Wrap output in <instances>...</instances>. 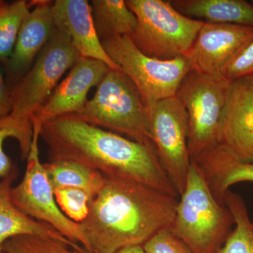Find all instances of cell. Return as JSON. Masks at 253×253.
Returning a JSON list of instances; mask_svg holds the SVG:
<instances>
[{"mask_svg":"<svg viewBox=\"0 0 253 253\" xmlns=\"http://www.w3.org/2000/svg\"><path fill=\"white\" fill-rule=\"evenodd\" d=\"M40 137L51 161H73L106 176L136 181L179 197L152 146L86 123L76 114L42 123Z\"/></svg>","mask_w":253,"mask_h":253,"instance_id":"cell-1","label":"cell"},{"mask_svg":"<svg viewBox=\"0 0 253 253\" xmlns=\"http://www.w3.org/2000/svg\"><path fill=\"white\" fill-rule=\"evenodd\" d=\"M104 176L80 222L92 253H115L143 246L158 232L170 229L179 199L136 181Z\"/></svg>","mask_w":253,"mask_h":253,"instance_id":"cell-2","label":"cell"},{"mask_svg":"<svg viewBox=\"0 0 253 253\" xmlns=\"http://www.w3.org/2000/svg\"><path fill=\"white\" fill-rule=\"evenodd\" d=\"M80 57L66 33L56 28L28 72L10 89L11 112L0 119V129L18 141L23 160L31 148L33 120Z\"/></svg>","mask_w":253,"mask_h":253,"instance_id":"cell-3","label":"cell"},{"mask_svg":"<svg viewBox=\"0 0 253 253\" xmlns=\"http://www.w3.org/2000/svg\"><path fill=\"white\" fill-rule=\"evenodd\" d=\"M234 224L230 211L215 199L197 163L191 161L170 231L195 253H217Z\"/></svg>","mask_w":253,"mask_h":253,"instance_id":"cell-4","label":"cell"},{"mask_svg":"<svg viewBox=\"0 0 253 253\" xmlns=\"http://www.w3.org/2000/svg\"><path fill=\"white\" fill-rule=\"evenodd\" d=\"M76 115L93 126L154 147L146 106L135 84L121 70L110 69L96 86L94 96Z\"/></svg>","mask_w":253,"mask_h":253,"instance_id":"cell-5","label":"cell"},{"mask_svg":"<svg viewBox=\"0 0 253 253\" xmlns=\"http://www.w3.org/2000/svg\"><path fill=\"white\" fill-rule=\"evenodd\" d=\"M137 26L130 37L141 52L160 60L185 56L204 21L181 14L170 1L126 0Z\"/></svg>","mask_w":253,"mask_h":253,"instance_id":"cell-6","label":"cell"},{"mask_svg":"<svg viewBox=\"0 0 253 253\" xmlns=\"http://www.w3.org/2000/svg\"><path fill=\"white\" fill-rule=\"evenodd\" d=\"M231 82L199 71H190L176 96L187 113L188 149L191 160L219 144L221 126Z\"/></svg>","mask_w":253,"mask_h":253,"instance_id":"cell-7","label":"cell"},{"mask_svg":"<svg viewBox=\"0 0 253 253\" xmlns=\"http://www.w3.org/2000/svg\"><path fill=\"white\" fill-rule=\"evenodd\" d=\"M103 47L113 62L135 84L145 106L175 96L181 81L192 71L186 56L160 60L141 52L129 36L102 41Z\"/></svg>","mask_w":253,"mask_h":253,"instance_id":"cell-8","label":"cell"},{"mask_svg":"<svg viewBox=\"0 0 253 253\" xmlns=\"http://www.w3.org/2000/svg\"><path fill=\"white\" fill-rule=\"evenodd\" d=\"M41 124L33 123V139L22 180L11 190L15 207L36 220L52 226L74 244L80 245L88 253H92L79 223L71 220L60 209L45 169L40 158L39 139Z\"/></svg>","mask_w":253,"mask_h":253,"instance_id":"cell-9","label":"cell"},{"mask_svg":"<svg viewBox=\"0 0 253 253\" xmlns=\"http://www.w3.org/2000/svg\"><path fill=\"white\" fill-rule=\"evenodd\" d=\"M150 139L179 196L184 192L191 160L187 113L176 96L146 106Z\"/></svg>","mask_w":253,"mask_h":253,"instance_id":"cell-10","label":"cell"},{"mask_svg":"<svg viewBox=\"0 0 253 253\" xmlns=\"http://www.w3.org/2000/svg\"><path fill=\"white\" fill-rule=\"evenodd\" d=\"M253 38V27L205 22L186 54L193 70L220 79L226 65Z\"/></svg>","mask_w":253,"mask_h":253,"instance_id":"cell-11","label":"cell"},{"mask_svg":"<svg viewBox=\"0 0 253 253\" xmlns=\"http://www.w3.org/2000/svg\"><path fill=\"white\" fill-rule=\"evenodd\" d=\"M52 1L30 2L33 9L25 18L12 54L4 66L10 89L28 72L56 31Z\"/></svg>","mask_w":253,"mask_h":253,"instance_id":"cell-12","label":"cell"},{"mask_svg":"<svg viewBox=\"0 0 253 253\" xmlns=\"http://www.w3.org/2000/svg\"><path fill=\"white\" fill-rule=\"evenodd\" d=\"M110 69L101 61L80 57L68 76L60 82L33 122L42 125L64 115L79 114L88 101L89 91L97 86Z\"/></svg>","mask_w":253,"mask_h":253,"instance_id":"cell-13","label":"cell"},{"mask_svg":"<svg viewBox=\"0 0 253 253\" xmlns=\"http://www.w3.org/2000/svg\"><path fill=\"white\" fill-rule=\"evenodd\" d=\"M219 144L241 161L253 162V75L231 82Z\"/></svg>","mask_w":253,"mask_h":253,"instance_id":"cell-14","label":"cell"},{"mask_svg":"<svg viewBox=\"0 0 253 253\" xmlns=\"http://www.w3.org/2000/svg\"><path fill=\"white\" fill-rule=\"evenodd\" d=\"M52 10L56 28L67 35L81 57L97 60L111 69L121 70L103 47L94 21L90 3L86 0H56Z\"/></svg>","mask_w":253,"mask_h":253,"instance_id":"cell-15","label":"cell"},{"mask_svg":"<svg viewBox=\"0 0 253 253\" xmlns=\"http://www.w3.org/2000/svg\"><path fill=\"white\" fill-rule=\"evenodd\" d=\"M17 170L0 179V253H5L4 246L8 240L30 234L51 238L81 252L87 253L80 245L64 237L52 226L23 214L11 201V190L17 176Z\"/></svg>","mask_w":253,"mask_h":253,"instance_id":"cell-16","label":"cell"},{"mask_svg":"<svg viewBox=\"0 0 253 253\" xmlns=\"http://www.w3.org/2000/svg\"><path fill=\"white\" fill-rule=\"evenodd\" d=\"M215 199L224 205V194L240 182L253 183V162L241 161L221 145L196 160Z\"/></svg>","mask_w":253,"mask_h":253,"instance_id":"cell-17","label":"cell"},{"mask_svg":"<svg viewBox=\"0 0 253 253\" xmlns=\"http://www.w3.org/2000/svg\"><path fill=\"white\" fill-rule=\"evenodd\" d=\"M174 9L204 22L253 27V3L245 0H173Z\"/></svg>","mask_w":253,"mask_h":253,"instance_id":"cell-18","label":"cell"},{"mask_svg":"<svg viewBox=\"0 0 253 253\" xmlns=\"http://www.w3.org/2000/svg\"><path fill=\"white\" fill-rule=\"evenodd\" d=\"M91 13L100 41L119 36H130L137 19L125 0H92Z\"/></svg>","mask_w":253,"mask_h":253,"instance_id":"cell-19","label":"cell"},{"mask_svg":"<svg viewBox=\"0 0 253 253\" xmlns=\"http://www.w3.org/2000/svg\"><path fill=\"white\" fill-rule=\"evenodd\" d=\"M53 191L66 187L81 188L94 195L104 184L101 173L73 161L56 160L44 163Z\"/></svg>","mask_w":253,"mask_h":253,"instance_id":"cell-20","label":"cell"},{"mask_svg":"<svg viewBox=\"0 0 253 253\" xmlns=\"http://www.w3.org/2000/svg\"><path fill=\"white\" fill-rule=\"evenodd\" d=\"M224 201L232 214L235 227L217 253H253V221L244 199L229 189L224 193Z\"/></svg>","mask_w":253,"mask_h":253,"instance_id":"cell-21","label":"cell"},{"mask_svg":"<svg viewBox=\"0 0 253 253\" xmlns=\"http://www.w3.org/2000/svg\"><path fill=\"white\" fill-rule=\"evenodd\" d=\"M31 8L26 0L0 2V66L4 67L12 54L20 29Z\"/></svg>","mask_w":253,"mask_h":253,"instance_id":"cell-22","label":"cell"},{"mask_svg":"<svg viewBox=\"0 0 253 253\" xmlns=\"http://www.w3.org/2000/svg\"><path fill=\"white\" fill-rule=\"evenodd\" d=\"M5 253H87L81 252L51 238L24 234L4 244Z\"/></svg>","mask_w":253,"mask_h":253,"instance_id":"cell-23","label":"cell"},{"mask_svg":"<svg viewBox=\"0 0 253 253\" xmlns=\"http://www.w3.org/2000/svg\"><path fill=\"white\" fill-rule=\"evenodd\" d=\"M54 193L61 211L71 220L78 223L85 219L89 204L95 196L87 190L74 187L62 188Z\"/></svg>","mask_w":253,"mask_h":253,"instance_id":"cell-24","label":"cell"},{"mask_svg":"<svg viewBox=\"0 0 253 253\" xmlns=\"http://www.w3.org/2000/svg\"><path fill=\"white\" fill-rule=\"evenodd\" d=\"M145 253H195L170 229L158 232L143 246Z\"/></svg>","mask_w":253,"mask_h":253,"instance_id":"cell-25","label":"cell"},{"mask_svg":"<svg viewBox=\"0 0 253 253\" xmlns=\"http://www.w3.org/2000/svg\"><path fill=\"white\" fill-rule=\"evenodd\" d=\"M253 75V38L226 65L222 78L231 82Z\"/></svg>","mask_w":253,"mask_h":253,"instance_id":"cell-26","label":"cell"},{"mask_svg":"<svg viewBox=\"0 0 253 253\" xmlns=\"http://www.w3.org/2000/svg\"><path fill=\"white\" fill-rule=\"evenodd\" d=\"M9 137L7 131L0 129V179H4L9 176L16 170L11 158L5 153L4 147V141Z\"/></svg>","mask_w":253,"mask_h":253,"instance_id":"cell-27","label":"cell"},{"mask_svg":"<svg viewBox=\"0 0 253 253\" xmlns=\"http://www.w3.org/2000/svg\"><path fill=\"white\" fill-rule=\"evenodd\" d=\"M11 110L10 88L6 84V79L0 69V119L7 116Z\"/></svg>","mask_w":253,"mask_h":253,"instance_id":"cell-28","label":"cell"},{"mask_svg":"<svg viewBox=\"0 0 253 253\" xmlns=\"http://www.w3.org/2000/svg\"><path fill=\"white\" fill-rule=\"evenodd\" d=\"M115 253H145V252L143 246H136L125 248Z\"/></svg>","mask_w":253,"mask_h":253,"instance_id":"cell-29","label":"cell"},{"mask_svg":"<svg viewBox=\"0 0 253 253\" xmlns=\"http://www.w3.org/2000/svg\"><path fill=\"white\" fill-rule=\"evenodd\" d=\"M0 2H1V0H0Z\"/></svg>","mask_w":253,"mask_h":253,"instance_id":"cell-30","label":"cell"},{"mask_svg":"<svg viewBox=\"0 0 253 253\" xmlns=\"http://www.w3.org/2000/svg\"><path fill=\"white\" fill-rule=\"evenodd\" d=\"M252 2L253 3V1H252Z\"/></svg>","mask_w":253,"mask_h":253,"instance_id":"cell-31","label":"cell"}]
</instances>
